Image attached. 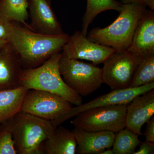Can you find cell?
Returning a JSON list of instances; mask_svg holds the SVG:
<instances>
[{"mask_svg":"<svg viewBox=\"0 0 154 154\" xmlns=\"http://www.w3.org/2000/svg\"><path fill=\"white\" fill-rule=\"evenodd\" d=\"M69 37L65 33L56 36L40 34L12 22L8 40L18 53L23 68L28 69L39 66L61 52Z\"/></svg>","mask_w":154,"mask_h":154,"instance_id":"obj_1","label":"cell"},{"mask_svg":"<svg viewBox=\"0 0 154 154\" xmlns=\"http://www.w3.org/2000/svg\"><path fill=\"white\" fill-rule=\"evenodd\" d=\"M61 56L62 52L57 53L37 67L23 69L20 86L56 94L72 105L78 106L82 104V98L72 90L62 77L59 69Z\"/></svg>","mask_w":154,"mask_h":154,"instance_id":"obj_2","label":"cell"},{"mask_svg":"<svg viewBox=\"0 0 154 154\" xmlns=\"http://www.w3.org/2000/svg\"><path fill=\"white\" fill-rule=\"evenodd\" d=\"M146 7L138 3L123 4L119 16L112 24L105 28L92 29L87 34V38L116 51L128 49L138 22Z\"/></svg>","mask_w":154,"mask_h":154,"instance_id":"obj_3","label":"cell"},{"mask_svg":"<svg viewBox=\"0 0 154 154\" xmlns=\"http://www.w3.org/2000/svg\"><path fill=\"white\" fill-rule=\"evenodd\" d=\"M9 122L18 153H44L43 143L56 128L51 121L20 111Z\"/></svg>","mask_w":154,"mask_h":154,"instance_id":"obj_4","label":"cell"},{"mask_svg":"<svg viewBox=\"0 0 154 154\" xmlns=\"http://www.w3.org/2000/svg\"><path fill=\"white\" fill-rule=\"evenodd\" d=\"M59 69L65 82L82 97L92 94L103 84L102 69L94 64L69 58L62 54Z\"/></svg>","mask_w":154,"mask_h":154,"instance_id":"obj_5","label":"cell"},{"mask_svg":"<svg viewBox=\"0 0 154 154\" xmlns=\"http://www.w3.org/2000/svg\"><path fill=\"white\" fill-rule=\"evenodd\" d=\"M127 104L96 107L81 112L71 123L88 131H110L116 133L125 128Z\"/></svg>","mask_w":154,"mask_h":154,"instance_id":"obj_6","label":"cell"},{"mask_svg":"<svg viewBox=\"0 0 154 154\" xmlns=\"http://www.w3.org/2000/svg\"><path fill=\"white\" fill-rule=\"evenodd\" d=\"M141 59L129 51H116L103 63V84L112 90L130 88L133 77Z\"/></svg>","mask_w":154,"mask_h":154,"instance_id":"obj_7","label":"cell"},{"mask_svg":"<svg viewBox=\"0 0 154 154\" xmlns=\"http://www.w3.org/2000/svg\"><path fill=\"white\" fill-rule=\"evenodd\" d=\"M72 107L69 102L58 95L29 89L24 98L21 111L52 121L65 114Z\"/></svg>","mask_w":154,"mask_h":154,"instance_id":"obj_8","label":"cell"},{"mask_svg":"<svg viewBox=\"0 0 154 154\" xmlns=\"http://www.w3.org/2000/svg\"><path fill=\"white\" fill-rule=\"evenodd\" d=\"M154 89V82L137 87L112 90L111 92L97 97L94 100L76 107H72L67 113L51 121L55 128L70 119L89 109L110 105L128 104L136 96Z\"/></svg>","mask_w":154,"mask_h":154,"instance_id":"obj_9","label":"cell"},{"mask_svg":"<svg viewBox=\"0 0 154 154\" xmlns=\"http://www.w3.org/2000/svg\"><path fill=\"white\" fill-rule=\"evenodd\" d=\"M62 51L63 55L69 58L90 61L96 65L103 63L116 51L112 48L91 41L80 31L69 36Z\"/></svg>","mask_w":154,"mask_h":154,"instance_id":"obj_10","label":"cell"},{"mask_svg":"<svg viewBox=\"0 0 154 154\" xmlns=\"http://www.w3.org/2000/svg\"><path fill=\"white\" fill-rule=\"evenodd\" d=\"M28 2L30 30L51 36L65 33L47 0H28Z\"/></svg>","mask_w":154,"mask_h":154,"instance_id":"obj_11","label":"cell"},{"mask_svg":"<svg viewBox=\"0 0 154 154\" xmlns=\"http://www.w3.org/2000/svg\"><path fill=\"white\" fill-rule=\"evenodd\" d=\"M154 89L136 96L127 104L125 128L138 135L143 134V125L153 116Z\"/></svg>","mask_w":154,"mask_h":154,"instance_id":"obj_12","label":"cell"},{"mask_svg":"<svg viewBox=\"0 0 154 154\" xmlns=\"http://www.w3.org/2000/svg\"><path fill=\"white\" fill-rule=\"evenodd\" d=\"M128 50L142 60L154 55V12L147 10L138 22Z\"/></svg>","mask_w":154,"mask_h":154,"instance_id":"obj_13","label":"cell"},{"mask_svg":"<svg viewBox=\"0 0 154 154\" xmlns=\"http://www.w3.org/2000/svg\"><path fill=\"white\" fill-rule=\"evenodd\" d=\"M23 69L18 53L8 42L0 49V91L19 87Z\"/></svg>","mask_w":154,"mask_h":154,"instance_id":"obj_14","label":"cell"},{"mask_svg":"<svg viewBox=\"0 0 154 154\" xmlns=\"http://www.w3.org/2000/svg\"><path fill=\"white\" fill-rule=\"evenodd\" d=\"M79 154H100L113 146L116 133L110 131H88L75 128L72 130Z\"/></svg>","mask_w":154,"mask_h":154,"instance_id":"obj_15","label":"cell"},{"mask_svg":"<svg viewBox=\"0 0 154 154\" xmlns=\"http://www.w3.org/2000/svg\"><path fill=\"white\" fill-rule=\"evenodd\" d=\"M77 143L72 131L60 125L45 142V153L75 154Z\"/></svg>","mask_w":154,"mask_h":154,"instance_id":"obj_16","label":"cell"},{"mask_svg":"<svg viewBox=\"0 0 154 154\" xmlns=\"http://www.w3.org/2000/svg\"><path fill=\"white\" fill-rule=\"evenodd\" d=\"M28 88L22 86L0 91V124L21 111Z\"/></svg>","mask_w":154,"mask_h":154,"instance_id":"obj_17","label":"cell"},{"mask_svg":"<svg viewBox=\"0 0 154 154\" xmlns=\"http://www.w3.org/2000/svg\"><path fill=\"white\" fill-rule=\"evenodd\" d=\"M28 0H0V14L11 22L21 23L30 29Z\"/></svg>","mask_w":154,"mask_h":154,"instance_id":"obj_18","label":"cell"},{"mask_svg":"<svg viewBox=\"0 0 154 154\" xmlns=\"http://www.w3.org/2000/svg\"><path fill=\"white\" fill-rule=\"evenodd\" d=\"M122 5L115 0H87L81 31L83 35L87 36L89 25L98 14L109 10L119 12L122 8Z\"/></svg>","mask_w":154,"mask_h":154,"instance_id":"obj_19","label":"cell"},{"mask_svg":"<svg viewBox=\"0 0 154 154\" xmlns=\"http://www.w3.org/2000/svg\"><path fill=\"white\" fill-rule=\"evenodd\" d=\"M138 135L126 128L116 133L113 144L114 154H133L141 141Z\"/></svg>","mask_w":154,"mask_h":154,"instance_id":"obj_20","label":"cell"},{"mask_svg":"<svg viewBox=\"0 0 154 154\" xmlns=\"http://www.w3.org/2000/svg\"><path fill=\"white\" fill-rule=\"evenodd\" d=\"M152 82H154V55L141 60L136 69L130 88H137Z\"/></svg>","mask_w":154,"mask_h":154,"instance_id":"obj_21","label":"cell"},{"mask_svg":"<svg viewBox=\"0 0 154 154\" xmlns=\"http://www.w3.org/2000/svg\"><path fill=\"white\" fill-rule=\"evenodd\" d=\"M0 125V154H17L13 132L9 120Z\"/></svg>","mask_w":154,"mask_h":154,"instance_id":"obj_22","label":"cell"},{"mask_svg":"<svg viewBox=\"0 0 154 154\" xmlns=\"http://www.w3.org/2000/svg\"><path fill=\"white\" fill-rule=\"evenodd\" d=\"M12 22L4 18L0 14V38L6 39L8 41V39Z\"/></svg>","mask_w":154,"mask_h":154,"instance_id":"obj_23","label":"cell"},{"mask_svg":"<svg viewBox=\"0 0 154 154\" xmlns=\"http://www.w3.org/2000/svg\"><path fill=\"white\" fill-rule=\"evenodd\" d=\"M144 135L146 141L154 143V117L152 116L147 122Z\"/></svg>","mask_w":154,"mask_h":154,"instance_id":"obj_24","label":"cell"},{"mask_svg":"<svg viewBox=\"0 0 154 154\" xmlns=\"http://www.w3.org/2000/svg\"><path fill=\"white\" fill-rule=\"evenodd\" d=\"M139 149L133 154H154V143L145 141L141 142L140 145Z\"/></svg>","mask_w":154,"mask_h":154,"instance_id":"obj_25","label":"cell"},{"mask_svg":"<svg viewBox=\"0 0 154 154\" xmlns=\"http://www.w3.org/2000/svg\"><path fill=\"white\" fill-rule=\"evenodd\" d=\"M120 1L123 3V4L138 3V4H143L146 6L147 0H120Z\"/></svg>","mask_w":154,"mask_h":154,"instance_id":"obj_26","label":"cell"},{"mask_svg":"<svg viewBox=\"0 0 154 154\" xmlns=\"http://www.w3.org/2000/svg\"><path fill=\"white\" fill-rule=\"evenodd\" d=\"M9 42L6 39L0 38V49L3 47L4 45H5Z\"/></svg>","mask_w":154,"mask_h":154,"instance_id":"obj_27","label":"cell"},{"mask_svg":"<svg viewBox=\"0 0 154 154\" xmlns=\"http://www.w3.org/2000/svg\"><path fill=\"white\" fill-rule=\"evenodd\" d=\"M100 154H113L112 149L110 148L107 149L103 151Z\"/></svg>","mask_w":154,"mask_h":154,"instance_id":"obj_28","label":"cell"},{"mask_svg":"<svg viewBox=\"0 0 154 154\" xmlns=\"http://www.w3.org/2000/svg\"><path fill=\"white\" fill-rule=\"evenodd\" d=\"M47 1H48V2H49V3H50V4H51V0H47Z\"/></svg>","mask_w":154,"mask_h":154,"instance_id":"obj_29","label":"cell"}]
</instances>
